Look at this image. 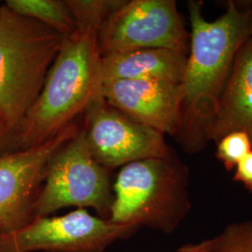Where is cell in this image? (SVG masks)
Instances as JSON below:
<instances>
[{"instance_id": "ffe728a7", "label": "cell", "mask_w": 252, "mask_h": 252, "mask_svg": "<svg viewBox=\"0 0 252 252\" xmlns=\"http://www.w3.org/2000/svg\"><path fill=\"white\" fill-rule=\"evenodd\" d=\"M0 252H6V250L4 249V247H3V244H2V241H1V238H0Z\"/></svg>"}, {"instance_id": "e0dca14e", "label": "cell", "mask_w": 252, "mask_h": 252, "mask_svg": "<svg viewBox=\"0 0 252 252\" xmlns=\"http://www.w3.org/2000/svg\"><path fill=\"white\" fill-rule=\"evenodd\" d=\"M234 180L242 183L252 192V151L248 153L234 168Z\"/></svg>"}, {"instance_id": "3957f363", "label": "cell", "mask_w": 252, "mask_h": 252, "mask_svg": "<svg viewBox=\"0 0 252 252\" xmlns=\"http://www.w3.org/2000/svg\"><path fill=\"white\" fill-rule=\"evenodd\" d=\"M189 171L171 152L121 167L113 183L108 220L114 224L174 233L191 209Z\"/></svg>"}, {"instance_id": "277c9868", "label": "cell", "mask_w": 252, "mask_h": 252, "mask_svg": "<svg viewBox=\"0 0 252 252\" xmlns=\"http://www.w3.org/2000/svg\"><path fill=\"white\" fill-rule=\"evenodd\" d=\"M63 36L0 6V115L14 135L44 85Z\"/></svg>"}, {"instance_id": "ac0fdd59", "label": "cell", "mask_w": 252, "mask_h": 252, "mask_svg": "<svg viewBox=\"0 0 252 252\" xmlns=\"http://www.w3.org/2000/svg\"><path fill=\"white\" fill-rule=\"evenodd\" d=\"M14 145H15L14 135L9 131V128L5 125L3 119L0 115V157L5 154L15 152L17 149L15 150L12 147Z\"/></svg>"}, {"instance_id": "7c38bea8", "label": "cell", "mask_w": 252, "mask_h": 252, "mask_svg": "<svg viewBox=\"0 0 252 252\" xmlns=\"http://www.w3.org/2000/svg\"><path fill=\"white\" fill-rule=\"evenodd\" d=\"M187 55L167 49H141L102 56L104 82L118 80H160L180 83Z\"/></svg>"}, {"instance_id": "9c48e42d", "label": "cell", "mask_w": 252, "mask_h": 252, "mask_svg": "<svg viewBox=\"0 0 252 252\" xmlns=\"http://www.w3.org/2000/svg\"><path fill=\"white\" fill-rule=\"evenodd\" d=\"M83 115L82 131L91 154L109 170L172 151L164 135L110 106L103 95L94 100Z\"/></svg>"}, {"instance_id": "52a82bcc", "label": "cell", "mask_w": 252, "mask_h": 252, "mask_svg": "<svg viewBox=\"0 0 252 252\" xmlns=\"http://www.w3.org/2000/svg\"><path fill=\"white\" fill-rule=\"evenodd\" d=\"M137 232L134 227L114 224L78 208L63 216L35 218L17 232L0 238L7 252H104Z\"/></svg>"}, {"instance_id": "8fae6325", "label": "cell", "mask_w": 252, "mask_h": 252, "mask_svg": "<svg viewBox=\"0 0 252 252\" xmlns=\"http://www.w3.org/2000/svg\"><path fill=\"white\" fill-rule=\"evenodd\" d=\"M235 131L247 133L252 142V36L235 56L216 112L205 131V141L217 143Z\"/></svg>"}, {"instance_id": "7a4b0ae2", "label": "cell", "mask_w": 252, "mask_h": 252, "mask_svg": "<svg viewBox=\"0 0 252 252\" xmlns=\"http://www.w3.org/2000/svg\"><path fill=\"white\" fill-rule=\"evenodd\" d=\"M103 84L97 31L77 29L63 36L41 92L15 134L16 149L43 143L77 121L102 95Z\"/></svg>"}, {"instance_id": "4fadbf2b", "label": "cell", "mask_w": 252, "mask_h": 252, "mask_svg": "<svg viewBox=\"0 0 252 252\" xmlns=\"http://www.w3.org/2000/svg\"><path fill=\"white\" fill-rule=\"evenodd\" d=\"M5 6L16 14L53 28L63 36L77 30L72 15L63 0H8Z\"/></svg>"}, {"instance_id": "2e32d148", "label": "cell", "mask_w": 252, "mask_h": 252, "mask_svg": "<svg viewBox=\"0 0 252 252\" xmlns=\"http://www.w3.org/2000/svg\"><path fill=\"white\" fill-rule=\"evenodd\" d=\"M252 151L250 135L243 131L231 132L217 142V159L228 171L233 170L244 157Z\"/></svg>"}, {"instance_id": "30bf717a", "label": "cell", "mask_w": 252, "mask_h": 252, "mask_svg": "<svg viewBox=\"0 0 252 252\" xmlns=\"http://www.w3.org/2000/svg\"><path fill=\"white\" fill-rule=\"evenodd\" d=\"M108 104L162 135L176 136L182 125L180 83L160 80H118L104 82Z\"/></svg>"}, {"instance_id": "9a60e30c", "label": "cell", "mask_w": 252, "mask_h": 252, "mask_svg": "<svg viewBox=\"0 0 252 252\" xmlns=\"http://www.w3.org/2000/svg\"><path fill=\"white\" fill-rule=\"evenodd\" d=\"M211 252H252V220L224 227L212 238Z\"/></svg>"}, {"instance_id": "44dd1931", "label": "cell", "mask_w": 252, "mask_h": 252, "mask_svg": "<svg viewBox=\"0 0 252 252\" xmlns=\"http://www.w3.org/2000/svg\"><path fill=\"white\" fill-rule=\"evenodd\" d=\"M0 6H1V4H0Z\"/></svg>"}, {"instance_id": "ba28073f", "label": "cell", "mask_w": 252, "mask_h": 252, "mask_svg": "<svg viewBox=\"0 0 252 252\" xmlns=\"http://www.w3.org/2000/svg\"><path fill=\"white\" fill-rule=\"evenodd\" d=\"M81 129L75 121L43 143L0 157V235L17 232L35 219L48 163Z\"/></svg>"}, {"instance_id": "8992f818", "label": "cell", "mask_w": 252, "mask_h": 252, "mask_svg": "<svg viewBox=\"0 0 252 252\" xmlns=\"http://www.w3.org/2000/svg\"><path fill=\"white\" fill-rule=\"evenodd\" d=\"M102 56L141 49L188 55L189 33L175 0H126L97 33Z\"/></svg>"}, {"instance_id": "d6986e66", "label": "cell", "mask_w": 252, "mask_h": 252, "mask_svg": "<svg viewBox=\"0 0 252 252\" xmlns=\"http://www.w3.org/2000/svg\"><path fill=\"white\" fill-rule=\"evenodd\" d=\"M212 238L205 239L196 243L184 244L176 252H211Z\"/></svg>"}, {"instance_id": "6da1fadb", "label": "cell", "mask_w": 252, "mask_h": 252, "mask_svg": "<svg viewBox=\"0 0 252 252\" xmlns=\"http://www.w3.org/2000/svg\"><path fill=\"white\" fill-rule=\"evenodd\" d=\"M189 53L180 86L182 125L175 136L188 153L206 147L205 131L216 112L218 102L240 47L252 36V8L242 9L229 1L225 12L214 21L203 16V2L188 1Z\"/></svg>"}, {"instance_id": "5bb4252c", "label": "cell", "mask_w": 252, "mask_h": 252, "mask_svg": "<svg viewBox=\"0 0 252 252\" xmlns=\"http://www.w3.org/2000/svg\"><path fill=\"white\" fill-rule=\"evenodd\" d=\"M69 9L77 29L99 31L112 14L126 0H63Z\"/></svg>"}, {"instance_id": "5b68a950", "label": "cell", "mask_w": 252, "mask_h": 252, "mask_svg": "<svg viewBox=\"0 0 252 252\" xmlns=\"http://www.w3.org/2000/svg\"><path fill=\"white\" fill-rule=\"evenodd\" d=\"M110 170L92 156L81 131L50 160L35 205V218L51 216L65 207L93 208L108 220L113 204Z\"/></svg>"}]
</instances>
